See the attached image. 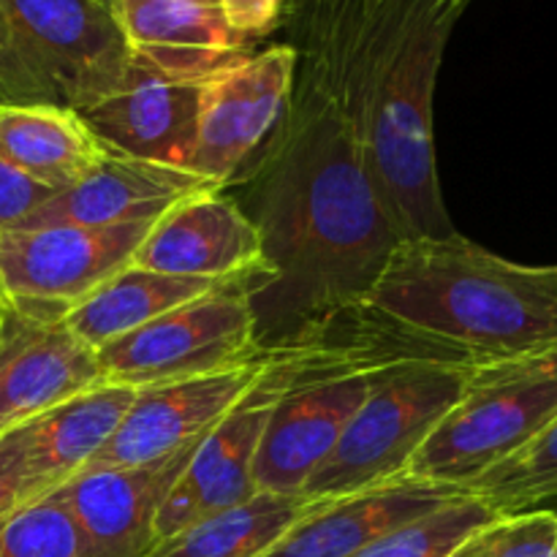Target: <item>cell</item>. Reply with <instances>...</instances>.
Listing matches in <instances>:
<instances>
[{"mask_svg": "<svg viewBox=\"0 0 557 557\" xmlns=\"http://www.w3.org/2000/svg\"><path fill=\"white\" fill-rule=\"evenodd\" d=\"M292 47L297 74L286 112L234 180L245 183L237 205L261 237V272L248 288L261 351L305 346L359 308L400 243L335 74L308 41Z\"/></svg>", "mask_w": 557, "mask_h": 557, "instance_id": "cell-1", "label": "cell"}, {"mask_svg": "<svg viewBox=\"0 0 557 557\" xmlns=\"http://www.w3.org/2000/svg\"><path fill=\"white\" fill-rule=\"evenodd\" d=\"M101 384L96 348L63 319L0 308V435Z\"/></svg>", "mask_w": 557, "mask_h": 557, "instance_id": "cell-14", "label": "cell"}, {"mask_svg": "<svg viewBox=\"0 0 557 557\" xmlns=\"http://www.w3.org/2000/svg\"><path fill=\"white\" fill-rule=\"evenodd\" d=\"M109 9L131 58L166 76L210 79L248 54L218 0H114Z\"/></svg>", "mask_w": 557, "mask_h": 557, "instance_id": "cell-20", "label": "cell"}, {"mask_svg": "<svg viewBox=\"0 0 557 557\" xmlns=\"http://www.w3.org/2000/svg\"><path fill=\"white\" fill-rule=\"evenodd\" d=\"M131 264L177 277L245 281L261 272V237L234 196H190L158 218Z\"/></svg>", "mask_w": 557, "mask_h": 557, "instance_id": "cell-17", "label": "cell"}, {"mask_svg": "<svg viewBox=\"0 0 557 557\" xmlns=\"http://www.w3.org/2000/svg\"><path fill=\"white\" fill-rule=\"evenodd\" d=\"M25 490H22L20 466L11 451L9 441L0 435V547H3V536L9 522L14 520L16 511L25 506Z\"/></svg>", "mask_w": 557, "mask_h": 557, "instance_id": "cell-30", "label": "cell"}, {"mask_svg": "<svg viewBox=\"0 0 557 557\" xmlns=\"http://www.w3.org/2000/svg\"><path fill=\"white\" fill-rule=\"evenodd\" d=\"M500 517L476 495L460 493L441 509L384 533L354 557H449L476 528Z\"/></svg>", "mask_w": 557, "mask_h": 557, "instance_id": "cell-25", "label": "cell"}, {"mask_svg": "<svg viewBox=\"0 0 557 557\" xmlns=\"http://www.w3.org/2000/svg\"><path fill=\"white\" fill-rule=\"evenodd\" d=\"M308 346L313 348L308 364L275 403L261 435L253 482L264 493L302 495L375 379L392 368L379 354L341 337L319 335Z\"/></svg>", "mask_w": 557, "mask_h": 557, "instance_id": "cell-7", "label": "cell"}, {"mask_svg": "<svg viewBox=\"0 0 557 557\" xmlns=\"http://www.w3.org/2000/svg\"><path fill=\"white\" fill-rule=\"evenodd\" d=\"M264 364L267 351L243 368L136 389L123 422L90 466H147L199 444L248 395Z\"/></svg>", "mask_w": 557, "mask_h": 557, "instance_id": "cell-13", "label": "cell"}, {"mask_svg": "<svg viewBox=\"0 0 557 557\" xmlns=\"http://www.w3.org/2000/svg\"><path fill=\"white\" fill-rule=\"evenodd\" d=\"M250 281L223 283L98 348L103 384L145 389L256 362L264 351L256 337Z\"/></svg>", "mask_w": 557, "mask_h": 557, "instance_id": "cell-8", "label": "cell"}, {"mask_svg": "<svg viewBox=\"0 0 557 557\" xmlns=\"http://www.w3.org/2000/svg\"><path fill=\"white\" fill-rule=\"evenodd\" d=\"M319 500L305 495L253 493L158 544L150 557H261Z\"/></svg>", "mask_w": 557, "mask_h": 557, "instance_id": "cell-23", "label": "cell"}, {"mask_svg": "<svg viewBox=\"0 0 557 557\" xmlns=\"http://www.w3.org/2000/svg\"><path fill=\"white\" fill-rule=\"evenodd\" d=\"M152 223L14 226L0 232V299L41 319H65L128 267Z\"/></svg>", "mask_w": 557, "mask_h": 557, "instance_id": "cell-9", "label": "cell"}, {"mask_svg": "<svg viewBox=\"0 0 557 557\" xmlns=\"http://www.w3.org/2000/svg\"><path fill=\"white\" fill-rule=\"evenodd\" d=\"M199 444L147 466H90L54 490L74 528L79 557H150L158 547L156 522L163 500Z\"/></svg>", "mask_w": 557, "mask_h": 557, "instance_id": "cell-12", "label": "cell"}, {"mask_svg": "<svg viewBox=\"0 0 557 557\" xmlns=\"http://www.w3.org/2000/svg\"><path fill=\"white\" fill-rule=\"evenodd\" d=\"M313 348L292 346L267 351L264 373L259 375L248 395L201 438L194 457L174 482L172 493L161 506L156 522L158 544L194 522L243 504L256 490L253 466L259 455L270 413L283 392L299 379Z\"/></svg>", "mask_w": 557, "mask_h": 557, "instance_id": "cell-10", "label": "cell"}, {"mask_svg": "<svg viewBox=\"0 0 557 557\" xmlns=\"http://www.w3.org/2000/svg\"><path fill=\"white\" fill-rule=\"evenodd\" d=\"M58 190L47 188L0 152V232L25 221L30 212L47 205Z\"/></svg>", "mask_w": 557, "mask_h": 557, "instance_id": "cell-28", "label": "cell"}, {"mask_svg": "<svg viewBox=\"0 0 557 557\" xmlns=\"http://www.w3.org/2000/svg\"><path fill=\"white\" fill-rule=\"evenodd\" d=\"M555 515H557V511H555Z\"/></svg>", "mask_w": 557, "mask_h": 557, "instance_id": "cell-35", "label": "cell"}, {"mask_svg": "<svg viewBox=\"0 0 557 557\" xmlns=\"http://www.w3.org/2000/svg\"><path fill=\"white\" fill-rule=\"evenodd\" d=\"M357 310L428 362H500L557 343V267L490 253L462 234L400 239Z\"/></svg>", "mask_w": 557, "mask_h": 557, "instance_id": "cell-3", "label": "cell"}, {"mask_svg": "<svg viewBox=\"0 0 557 557\" xmlns=\"http://www.w3.org/2000/svg\"><path fill=\"white\" fill-rule=\"evenodd\" d=\"M3 90H5V74H3V60H0V103H3Z\"/></svg>", "mask_w": 557, "mask_h": 557, "instance_id": "cell-31", "label": "cell"}, {"mask_svg": "<svg viewBox=\"0 0 557 557\" xmlns=\"http://www.w3.org/2000/svg\"><path fill=\"white\" fill-rule=\"evenodd\" d=\"M462 493L476 495L498 515H520L557 500V419L531 444L468 482Z\"/></svg>", "mask_w": 557, "mask_h": 557, "instance_id": "cell-24", "label": "cell"}, {"mask_svg": "<svg viewBox=\"0 0 557 557\" xmlns=\"http://www.w3.org/2000/svg\"><path fill=\"white\" fill-rule=\"evenodd\" d=\"M449 557H557V515L549 509L500 515Z\"/></svg>", "mask_w": 557, "mask_h": 557, "instance_id": "cell-26", "label": "cell"}, {"mask_svg": "<svg viewBox=\"0 0 557 557\" xmlns=\"http://www.w3.org/2000/svg\"><path fill=\"white\" fill-rule=\"evenodd\" d=\"M462 490L397 476L359 493L319 500L261 557H354L384 533L419 520Z\"/></svg>", "mask_w": 557, "mask_h": 557, "instance_id": "cell-18", "label": "cell"}, {"mask_svg": "<svg viewBox=\"0 0 557 557\" xmlns=\"http://www.w3.org/2000/svg\"><path fill=\"white\" fill-rule=\"evenodd\" d=\"M297 49L272 44L248 52L205 82L188 169L221 188L253 161L281 123L294 90Z\"/></svg>", "mask_w": 557, "mask_h": 557, "instance_id": "cell-11", "label": "cell"}, {"mask_svg": "<svg viewBox=\"0 0 557 557\" xmlns=\"http://www.w3.org/2000/svg\"><path fill=\"white\" fill-rule=\"evenodd\" d=\"M134 392L112 384L92 386L3 433L20 466L27 504L63 487L96 460L123 422Z\"/></svg>", "mask_w": 557, "mask_h": 557, "instance_id": "cell-19", "label": "cell"}, {"mask_svg": "<svg viewBox=\"0 0 557 557\" xmlns=\"http://www.w3.org/2000/svg\"><path fill=\"white\" fill-rule=\"evenodd\" d=\"M103 3H107V5H109V3H114V0H103Z\"/></svg>", "mask_w": 557, "mask_h": 557, "instance_id": "cell-33", "label": "cell"}, {"mask_svg": "<svg viewBox=\"0 0 557 557\" xmlns=\"http://www.w3.org/2000/svg\"><path fill=\"white\" fill-rule=\"evenodd\" d=\"M473 368L403 362L375 379L341 441L308 479L302 495L330 500L406 476L435 424L460 400Z\"/></svg>", "mask_w": 557, "mask_h": 557, "instance_id": "cell-6", "label": "cell"}, {"mask_svg": "<svg viewBox=\"0 0 557 557\" xmlns=\"http://www.w3.org/2000/svg\"><path fill=\"white\" fill-rule=\"evenodd\" d=\"M0 308H3V299H0Z\"/></svg>", "mask_w": 557, "mask_h": 557, "instance_id": "cell-34", "label": "cell"}, {"mask_svg": "<svg viewBox=\"0 0 557 557\" xmlns=\"http://www.w3.org/2000/svg\"><path fill=\"white\" fill-rule=\"evenodd\" d=\"M0 557H79L74 528L58 495L25 504L9 522Z\"/></svg>", "mask_w": 557, "mask_h": 557, "instance_id": "cell-27", "label": "cell"}, {"mask_svg": "<svg viewBox=\"0 0 557 557\" xmlns=\"http://www.w3.org/2000/svg\"><path fill=\"white\" fill-rule=\"evenodd\" d=\"M205 82L166 76L131 58L123 85L79 114L109 150L188 169Z\"/></svg>", "mask_w": 557, "mask_h": 557, "instance_id": "cell-16", "label": "cell"}, {"mask_svg": "<svg viewBox=\"0 0 557 557\" xmlns=\"http://www.w3.org/2000/svg\"><path fill=\"white\" fill-rule=\"evenodd\" d=\"M218 5L232 30L250 44L275 30L286 0H218Z\"/></svg>", "mask_w": 557, "mask_h": 557, "instance_id": "cell-29", "label": "cell"}, {"mask_svg": "<svg viewBox=\"0 0 557 557\" xmlns=\"http://www.w3.org/2000/svg\"><path fill=\"white\" fill-rule=\"evenodd\" d=\"M460 14L451 0H299L294 9L297 38L335 74L400 239L455 234L435 163L433 96Z\"/></svg>", "mask_w": 557, "mask_h": 557, "instance_id": "cell-2", "label": "cell"}, {"mask_svg": "<svg viewBox=\"0 0 557 557\" xmlns=\"http://www.w3.org/2000/svg\"><path fill=\"white\" fill-rule=\"evenodd\" d=\"M557 419V343L476 364L406 476L462 490Z\"/></svg>", "mask_w": 557, "mask_h": 557, "instance_id": "cell-4", "label": "cell"}, {"mask_svg": "<svg viewBox=\"0 0 557 557\" xmlns=\"http://www.w3.org/2000/svg\"><path fill=\"white\" fill-rule=\"evenodd\" d=\"M221 190V185L190 169L141 161L103 147V156L69 188L16 226H123L156 223L190 196ZM14 228V226H11Z\"/></svg>", "mask_w": 557, "mask_h": 557, "instance_id": "cell-15", "label": "cell"}, {"mask_svg": "<svg viewBox=\"0 0 557 557\" xmlns=\"http://www.w3.org/2000/svg\"><path fill=\"white\" fill-rule=\"evenodd\" d=\"M218 286H223V283L163 275V272L128 264L114 272L107 283H101L63 321L82 343L98 351L107 343L150 324L158 315L169 313V310L180 308V305L190 302V299L201 297Z\"/></svg>", "mask_w": 557, "mask_h": 557, "instance_id": "cell-22", "label": "cell"}, {"mask_svg": "<svg viewBox=\"0 0 557 557\" xmlns=\"http://www.w3.org/2000/svg\"><path fill=\"white\" fill-rule=\"evenodd\" d=\"M451 3H455V5H460V9H466V5L471 3V0H451Z\"/></svg>", "mask_w": 557, "mask_h": 557, "instance_id": "cell-32", "label": "cell"}, {"mask_svg": "<svg viewBox=\"0 0 557 557\" xmlns=\"http://www.w3.org/2000/svg\"><path fill=\"white\" fill-rule=\"evenodd\" d=\"M0 152L41 185L63 190L103 156V145L76 109L0 103Z\"/></svg>", "mask_w": 557, "mask_h": 557, "instance_id": "cell-21", "label": "cell"}, {"mask_svg": "<svg viewBox=\"0 0 557 557\" xmlns=\"http://www.w3.org/2000/svg\"><path fill=\"white\" fill-rule=\"evenodd\" d=\"M0 54L27 101L76 112L112 96L131 65L103 0H0Z\"/></svg>", "mask_w": 557, "mask_h": 557, "instance_id": "cell-5", "label": "cell"}]
</instances>
